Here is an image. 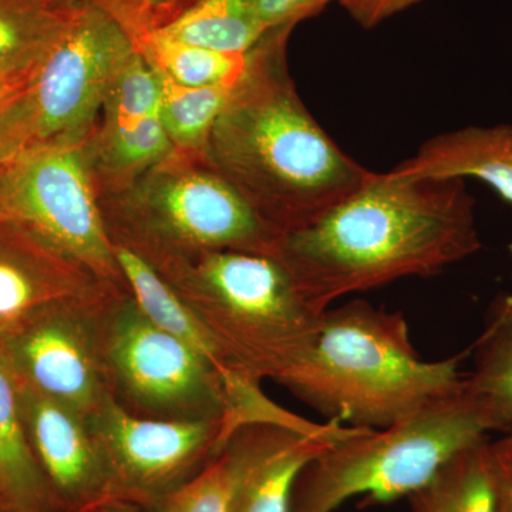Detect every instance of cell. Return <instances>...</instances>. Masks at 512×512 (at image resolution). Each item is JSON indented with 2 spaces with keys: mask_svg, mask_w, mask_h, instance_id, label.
<instances>
[{
  "mask_svg": "<svg viewBox=\"0 0 512 512\" xmlns=\"http://www.w3.org/2000/svg\"><path fill=\"white\" fill-rule=\"evenodd\" d=\"M156 28L178 42L225 53L251 52L268 33L251 0H194Z\"/></svg>",
  "mask_w": 512,
  "mask_h": 512,
  "instance_id": "cell-22",
  "label": "cell"
},
{
  "mask_svg": "<svg viewBox=\"0 0 512 512\" xmlns=\"http://www.w3.org/2000/svg\"><path fill=\"white\" fill-rule=\"evenodd\" d=\"M348 426L309 423L298 416L252 420L225 434L228 512H292L296 481L305 467Z\"/></svg>",
  "mask_w": 512,
  "mask_h": 512,
  "instance_id": "cell-12",
  "label": "cell"
},
{
  "mask_svg": "<svg viewBox=\"0 0 512 512\" xmlns=\"http://www.w3.org/2000/svg\"><path fill=\"white\" fill-rule=\"evenodd\" d=\"M99 349L111 400L143 419L227 417L224 377L207 357L157 328L126 289L101 302Z\"/></svg>",
  "mask_w": 512,
  "mask_h": 512,
  "instance_id": "cell-6",
  "label": "cell"
},
{
  "mask_svg": "<svg viewBox=\"0 0 512 512\" xmlns=\"http://www.w3.org/2000/svg\"><path fill=\"white\" fill-rule=\"evenodd\" d=\"M0 512H5V511H3V508H2V507H0Z\"/></svg>",
  "mask_w": 512,
  "mask_h": 512,
  "instance_id": "cell-34",
  "label": "cell"
},
{
  "mask_svg": "<svg viewBox=\"0 0 512 512\" xmlns=\"http://www.w3.org/2000/svg\"><path fill=\"white\" fill-rule=\"evenodd\" d=\"M173 146L160 113L130 126L107 128V163L119 170H140L157 164Z\"/></svg>",
  "mask_w": 512,
  "mask_h": 512,
  "instance_id": "cell-25",
  "label": "cell"
},
{
  "mask_svg": "<svg viewBox=\"0 0 512 512\" xmlns=\"http://www.w3.org/2000/svg\"><path fill=\"white\" fill-rule=\"evenodd\" d=\"M291 29L271 30L251 50L247 73L207 144L215 170L282 235L318 220L372 174L340 150L299 99L284 66Z\"/></svg>",
  "mask_w": 512,
  "mask_h": 512,
  "instance_id": "cell-2",
  "label": "cell"
},
{
  "mask_svg": "<svg viewBox=\"0 0 512 512\" xmlns=\"http://www.w3.org/2000/svg\"><path fill=\"white\" fill-rule=\"evenodd\" d=\"M0 507L5 512H59L37 466L20 410L19 387L0 356Z\"/></svg>",
  "mask_w": 512,
  "mask_h": 512,
  "instance_id": "cell-17",
  "label": "cell"
},
{
  "mask_svg": "<svg viewBox=\"0 0 512 512\" xmlns=\"http://www.w3.org/2000/svg\"><path fill=\"white\" fill-rule=\"evenodd\" d=\"M113 289L96 298L49 303L30 315L0 345L16 382L86 419L110 402L97 322L101 302Z\"/></svg>",
  "mask_w": 512,
  "mask_h": 512,
  "instance_id": "cell-11",
  "label": "cell"
},
{
  "mask_svg": "<svg viewBox=\"0 0 512 512\" xmlns=\"http://www.w3.org/2000/svg\"><path fill=\"white\" fill-rule=\"evenodd\" d=\"M491 476H493L497 512H512V430L501 439L490 441Z\"/></svg>",
  "mask_w": 512,
  "mask_h": 512,
  "instance_id": "cell-29",
  "label": "cell"
},
{
  "mask_svg": "<svg viewBox=\"0 0 512 512\" xmlns=\"http://www.w3.org/2000/svg\"><path fill=\"white\" fill-rule=\"evenodd\" d=\"M134 47L165 79L187 87H237L251 59L248 53H225L188 45L157 28L131 36Z\"/></svg>",
  "mask_w": 512,
  "mask_h": 512,
  "instance_id": "cell-20",
  "label": "cell"
},
{
  "mask_svg": "<svg viewBox=\"0 0 512 512\" xmlns=\"http://www.w3.org/2000/svg\"><path fill=\"white\" fill-rule=\"evenodd\" d=\"M150 264L207 330L224 382L276 380L315 345L323 313L305 301L275 256L202 251Z\"/></svg>",
  "mask_w": 512,
  "mask_h": 512,
  "instance_id": "cell-4",
  "label": "cell"
},
{
  "mask_svg": "<svg viewBox=\"0 0 512 512\" xmlns=\"http://www.w3.org/2000/svg\"><path fill=\"white\" fill-rule=\"evenodd\" d=\"M487 437L458 451L409 497L412 512H497Z\"/></svg>",
  "mask_w": 512,
  "mask_h": 512,
  "instance_id": "cell-21",
  "label": "cell"
},
{
  "mask_svg": "<svg viewBox=\"0 0 512 512\" xmlns=\"http://www.w3.org/2000/svg\"><path fill=\"white\" fill-rule=\"evenodd\" d=\"M256 18L268 32L293 28L296 23L318 15L333 0H251Z\"/></svg>",
  "mask_w": 512,
  "mask_h": 512,
  "instance_id": "cell-28",
  "label": "cell"
},
{
  "mask_svg": "<svg viewBox=\"0 0 512 512\" xmlns=\"http://www.w3.org/2000/svg\"><path fill=\"white\" fill-rule=\"evenodd\" d=\"M481 247L466 180L372 171L318 220L282 235L275 258L323 313L345 296L440 274Z\"/></svg>",
  "mask_w": 512,
  "mask_h": 512,
  "instance_id": "cell-1",
  "label": "cell"
},
{
  "mask_svg": "<svg viewBox=\"0 0 512 512\" xmlns=\"http://www.w3.org/2000/svg\"><path fill=\"white\" fill-rule=\"evenodd\" d=\"M473 370L464 377L463 394L485 430H512V293L501 292L485 313L474 343Z\"/></svg>",
  "mask_w": 512,
  "mask_h": 512,
  "instance_id": "cell-16",
  "label": "cell"
},
{
  "mask_svg": "<svg viewBox=\"0 0 512 512\" xmlns=\"http://www.w3.org/2000/svg\"><path fill=\"white\" fill-rule=\"evenodd\" d=\"M161 80L160 117L173 144L194 148L207 146L212 128L227 107L235 87H187L164 76Z\"/></svg>",
  "mask_w": 512,
  "mask_h": 512,
  "instance_id": "cell-23",
  "label": "cell"
},
{
  "mask_svg": "<svg viewBox=\"0 0 512 512\" xmlns=\"http://www.w3.org/2000/svg\"><path fill=\"white\" fill-rule=\"evenodd\" d=\"M0 218L127 291L79 144L32 148L0 163Z\"/></svg>",
  "mask_w": 512,
  "mask_h": 512,
  "instance_id": "cell-8",
  "label": "cell"
},
{
  "mask_svg": "<svg viewBox=\"0 0 512 512\" xmlns=\"http://www.w3.org/2000/svg\"><path fill=\"white\" fill-rule=\"evenodd\" d=\"M148 512H228L227 468L221 453L205 467L200 476Z\"/></svg>",
  "mask_w": 512,
  "mask_h": 512,
  "instance_id": "cell-26",
  "label": "cell"
},
{
  "mask_svg": "<svg viewBox=\"0 0 512 512\" xmlns=\"http://www.w3.org/2000/svg\"><path fill=\"white\" fill-rule=\"evenodd\" d=\"M33 456L59 512H82L107 500V476L86 417L18 383Z\"/></svg>",
  "mask_w": 512,
  "mask_h": 512,
  "instance_id": "cell-13",
  "label": "cell"
},
{
  "mask_svg": "<svg viewBox=\"0 0 512 512\" xmlns=\"http://www.w3.org/2000/svg\"><path fill=\"white\" fill-rule=\"evenodd\" d=\"M461 359H421L402 312L355 298L323 312L311 352L275 382L332 423L386 429L463 392Z\"/></svg>",
  "mask_w": 512,
  "mask_h": 512,
  "instance_id": "cell-3",
  "label": "cell"
},
{
  "mask_svg": "<svg viewBox=\"0 0 512 512\" xmlns=\"http://www.w3.org/2000/svg\"><path fill=\"white\" fill-rule=\"evenodd\" d=\"M35 74L0 76V163L19 153V104Z\"/></svg>",
  "mask_w": 512,
  "mask_h": 512,
  "instance_id": "cell-27",
  "label": "cell"
},
{
  "mask_svg": "<svg viewBox=\"0 0 512 512\" xmlns=\"http://www.w3.org/2000/svg\"><path fill=\"white\" fill-rule=\"evenodd\" d=\"M394 173L476 178L512 204V126H467L431 137Z\"/></svg>",
  "mask_w": 512,
  "mask_h": 512,
  "instance_id": "cell-15",
  "label": "cell"
},
{
  "mask_svg": "<svg viewBox=\"0 0 512 512\" xmlns=\"http://www.w3.org/2000/svg\"><path fill=\"white\" fill-rule=\"evenodd\" d=\"M163 80L160 73L136 52L117 74L107 94V128L126 127L160 113Z\"/></svg>",
  "mask_w": 512,
  "mask_h": 512,
  "instance_id": "cell-24",
  "label": "cell"
},
{
  "mask_svg": "<svg viewBox=\"0 0 512 512\" xmlns=\"http://www.w3.org/2000/svg\"><path fill=\"white\" fill-rule=\"evenodd\" d=\"M87 424L106 467L107 500L151 508L220 453L225 419H143L110 400Z\"/></svg>",
  "mask_w": 512,
  "mask_h": 512,
  "instance_id": "cell-10",
  "label": "cell"
},
{
  "mask_svg": "<svg viewBox=\"0 0 512 512\" xmlns=\"http://www.w3.org/2000/svg\"><path fill=\"white\" fill-rule=\"evenodd\" d=\"M113 288L25 228L0 218V345L43 306L96 298Z\"/></svg>",
  "mask_w": 512,
  "mask_h": 512,
  "instance_id": "cell-14",
  "label": "cell"
},
{
  "mask_svg": "<svg viewBox=\"0 0 512 512\" xmlns=\"http://www.w3.org/2000/svg\"><path fill=\"white\" fill-rule=\"evenodd\" d=\"M106 224L113 244L150 262L202 251L275 256L282 238L218 171H161Z\"/></svg>",
  "mask_w": 512,
  "mask_h": 512,
  "instance_id": "cell-7",
  "label": "cell"
},
{
  "mask_svg": "<svg viewBox=\"0 0 512 512\" xmlns=\"http://www.w3.org/2000/svg\"><path fill=\"white\" fill-rule=\"evenodd\" d=\"M134 52L127 30L106 9L93 2L77 10L23 96L22 151L79 144Z\"/></svg>",
  "mask_w": 512,
  "mask_h": 512,
  "instance_id": "cell-9",
  "label": "cell"
},
{
  "mask_svg": "<svg viewBox=\"0 0 512 512\" xmlns=\"http://www.w3.org/2000/svg\"><path fill=\"white\" fill-rule=\"evenodd\" d=\"M484 437L487 430L463 392L386 429L348 427L302 471L292 512H335L362 495L367 504L409 498Z\"/></svg>",
  "mask_w": 512,
  "mask_h": 512,
  "instance_id": "cell-5",
  "label": "cell"
},
{
  "mask_svg": "<svg viewBox=\"0 0 512 512\" xmlns=\"http://www.w3.org/2000/svg\"><path fill=\"white\" fill-rule=\"evenodd\" d=\"M170 0H94V3L107 10L120 25L133 36L140 30L151 28L148 16Z\"/></svg>",
  "mask_w": 512,
  "mask_h": 512,
  "instance_id": "cell-31",
  "label": "cell"
},
{
  "mask_svg": "<svg viewBox=\"0 0 512 512\" xmlns=\"http://www.w3.org/2000/svg\"><path fill=\"white\" fill-rule=\"evenodd\" d=\"M77 10L49 0H0V76H33Z\"/></svg>",
  "mask_w": 512,
  "mask_h": 512,
  "instance_id": "cell-18",
  "label": "cell"
},
{
  "mask_svg": "<svg viewBox=\"0 0 512 512\" xmlns=\"http://www.w3.org/2000/svg\"><path fill=\"white\" fill-rule=\"evenodd\" d=\"M363 29H373L423 0H336Z\"/></svg>",
  "mask_w": 512,
  "mask_h": 512,
  "instance_id": "cell-30",
  "label": "cell"
},
{
  "mask_svg": "<svg viewBox=\"0 0 512 512\" xmlns=\"http://www.w3.org/2000/svg\"><path fill=\"white\" fill-rule=\"evenodd\" d=\"M114 252L127 291L133 296L140 311L157 328L183 340L192 349L207 357L222 376L220 357L210 335L174 291L173 286L158 274L157 269L146 258L133 249L114 244Z\"/></svg>",
  "mask_w": 512,
  "mask_h": 512,
  "instance_id": "cell-19",
  "label": "cell"
},
{
  "mask_svg": "<svg viewBox=\"0 0 512 512\" xmlns=\"http://www.w3.org/2000/svg\"><path fill=\"white\" fill-rule=\"evenodd\" d=\"M82 512H148V510L140 505L126 503V501L107 500Z\"/></svg>",
  "mask_w": 512,
  "mask_h": 512,
  "instance_id": "cell-32",
  "label": "cell"
},
{
  "mask_svg": "<svg viewBox=\"0 0 512 512\" xmlns=\"http://www.w3.org/2000/svg\"><path fill=\"white\" fill-rule=\"evenodd\" d=\"M49 2L66 9H80L83 6L90 5V2H87V0H49Z\"/></svg>",
  "mask_w": 512,
  "mask_h": 512,
  "instance_id": "cell-33",
  "label": "cell"
}]
</instances>
